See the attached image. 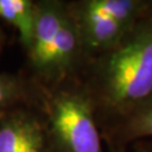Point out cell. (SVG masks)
Listing matches in <instances>:
<instances>
[{
  "label": "cell",
  "instance_id": "6da1fadb",
  "mask_svg": "<svg viewBox=\"0 0 152 152\" xmlns=\"http://www.w3.org/2000/svg\"><path fill=\"white\" fill-rule=\"evenodd\" d=\"M79 79L100 129L120 120L152 95V7L108 51L85 62Z\"/></svg>",
  "mask_w": 152,
  "mask_h": 152
},
{
  "label": "cell",
  "instance_id": "7a4b0ae2",
  "mask_svg": "<svg viewBox=\"0 0 152 152\" xmlns=\"http://www.w3.org/2000/svg\"><path fill=\"white\" fill-rule=\"evenodd\" d=\"M41 89L51 152H107L92 102L79 77Z\"/></svg>",
  "mask_w": 152,
  "mask_h": 152
},
{
  "label": "cell",
  "instance_id": "3957f363",
  "mask_svg": "<svg viewBox=\"0 0 152 152\" xmlns=\"http://www.w3.org/2000/svg\"><path fill=\"white\" fill-rule=\"evenodd\" d=\"M66 0H37V19L31 48L26 52L27 76L38 86L53 82L55 39L65 11Z\"/></svg>",
  "mask_w": 152,
  "mask_h": 152
},
{
  "label": "cell",
  "instance_id": "277c9868",
  "mask_svg": "<svg viewBox=\"0 0 152 152\" xmlns=\"http://www.w3.org/2000/svg\"><path fill=\"white\" fill-rule=\"evenodd\" d=\"M41 106L22 105L0 113V152H51Z\"/></svg>",
  "mask_w": 152,
  "mask_h": 152
},
{
  "label": "cell",
  "instance_id": "5b68a950",
  "mask_svg": "<svg viewBox=\"0 0 152 152\" xmlns=\"http://www.w3.org/2000/svg\"><path fill=\"white\" fill-rule=\"evenodd\" d=\"M102 133L107 152H127L135 142L152 140V95Z\"/></svg>",
  "mask_w": 152,
  "mask_h": 152
},
{
  "label": "cell",
  "instance_id": "8992f818",
  "mask_svg": "<svg viewBox=\"0 0 152 152\" xmlns=\"http://www.w3.org/2000/svg\"><path fill=\"white\" fill-rule=\"evenodd\" d=\"M72 5L94 16L133 26L152 7V0H71Z\"/></svg>",
  "mask_w": 152,
  "mask_h": 152
},
{
  "label": "cell",
  "instance_id": "52a82bcc",
  "mask_svg": "<svg viewBox=\"0 0 152 152\" xmlns=\"http://www.w3.org/2000/svg\"><path fill=\"white\" fill-rule=\"evenodd\" d=\"M41 92L27 75L0 73V113L22 105L41 106Z\"/></svg>",
  "mask_w": 152,
  "mask_h": 152
},
{
  "label": "cell",
  "instance_id": "ba28073f",
  "mask_svg": "<svg viewBox=\"0 0 152 152\" xmlns=\"http://www.w3.org/2000/svg\"><path fill=\"white\" fill-rule=\"evenodd\" d=\"M0 18L16 28L19 42L26 53L35 33L37 0H0Z\"/></svg>",
  "mask_w": 152,
  "mask_h": 152
},
{
  "label": "cell",
  "instance_id": "9c48e42d",
  "mask_svg": "<svg viewBox=\"0 0 152 152\" xmlns=\"http://www.w3.org/2000/svg\"><path fill=\"white\" fill-rule=\"evenodd\" d=\"M127 152H152V140H142L133 143Z\"/></svg>",
  "mask_w": 152,
  "mask_h": 152
},
{
  "label": "cell",
  "instance_id": "30bf717a",
  "mask_svg": "<svg viewBox=\"0 0 152 152\" xmlns=\"http://www.w3.org/2000/svg\"><path fill=\"white\" fill-rule=\"evenodd\" d=\"M4 41H5V36H4V33H2L1 28H0V49H1L2 44H4Z\"/></svg>",
  "mask_w": 152,
  "mask_h": 152
}]
</instances>
